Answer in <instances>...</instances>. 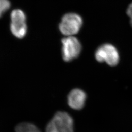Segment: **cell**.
I'll return each mask as SVG.
<instances>
[{"instance_id":"7a4b0ae2","label":"cell","mask_w":132,"mask_h":132,"mask_svg":"<svg viewBox=\"0 0 132 132\" xmlns=\"http://www.w3.org/2000/svg\"><path fill=\"white\" fill-rule=\"evenodd\" d=\"M83 24V20L78 14L68 13L64 15L59 25V28L63 35L72 36L80 31Z\"/></svg>"},{"instance_id":"5b68a950","label":"cell","mask_w":132,"mask_h":132,"mask_svg":"<svg viewBox=\"0 0 132 132\" xmlns=\"http://www.w3.org/2000/svg\"><path fill=\"white\" fill-rule=\"evenodd\" d=\"M10 30L13 35L19 39L24 38L27 31L26 16L23 11L16 9L12 11Z\"/></svg>"},{"instance_id":"3957f363","label":"cell","mask_w":132,"mask_h":132,"mask_svg":"<svg viewBox=\"0 0 132 132\" xmlns=\"http://www.w3.org/2000/svg\"><path fill=\"white\" fill-rule=\"evenodd\" d=\"M95 58L98 62H105L112 67L117 65L120 59L118 50L110 44H104L98 47L95 52Z\"/></svg>"},{"instance_id":"277c9868","label":"cell","mask_w":132,"mask_h":132,"mask_svg":"<svg viewBox=\"0 0 132 132\" xmlns=\"http://www.w3.org/2000/svg\"><path fill=\"white\" fill-rule=\"evenodd\" d=\"M62 54L65 61H71L80 55L82 46L77 38L73 36H67L62 39Z\"/></svg>"},{"instance_id":"ba28073f","label":"cell","mask_w":132,"mask_h":132,"mask_svg":"<svg viewBox=\"0 0 132 132\" xmlns=\"http://www.w3.org/2000/svg\"><path fill=\"white\" fill-rule=\"evenodd\" d=\"M10 7V3L9 0H0V18Z\"/></svg>"},{"instance_id":"52a82bcc","label":"cell","mask_w":132,"mask_h":132,"mask_svg":"<svg viewBox=\"0 0 132 132\" xmlns=\"http://www.w3.org/2000/svg\"><path fill=\"white\" fill-rule=\"evenodd\" d=\"M16 132H41L35 125L29 123H21L16 128Z\"/></svg>"},{"instance_id":"6da1fadb","label":"cell","mask_w":132,"mask_h":132,"mask_svg":"<svg viewBox=\"0 0 132 132\" xmlns=\"http://www.w3.org/2000/svg\"><path fill=\"white\" fill-rule=\"evenodd\" d=\"M73 120L64 112H58L47 124L46 132H73Z\"/></svg>"},{"instance_id":"8992f818","label":"cell","mask_w":132,"mask_h":132,"mask_svg":"<svg viewBox=\"0 0 132 132\" xmlns=\"http://www.w3.org/2000/svg\"><path fill=\"white\" fill-rule=\"evenodd\" d=\"M87 94L83 90L75 89L71 90L68 96V103L73 109L80 110L85 105Z\"/></svg>"},{"instance_id":"9c48e42d","label":"cell","mask_w":132,"mask_h":132,"mask_svg":"<svg viewBox=\"0 0 132 132\" xmlns=\"http://www.w3.org/2000/svg\"><path fill=\"white\" fill-rule=\"evenodd\" d=\"M127 13L130 19V24L132 27V3L129 5L127 10Z\"/></svg>"}]
</instances>
